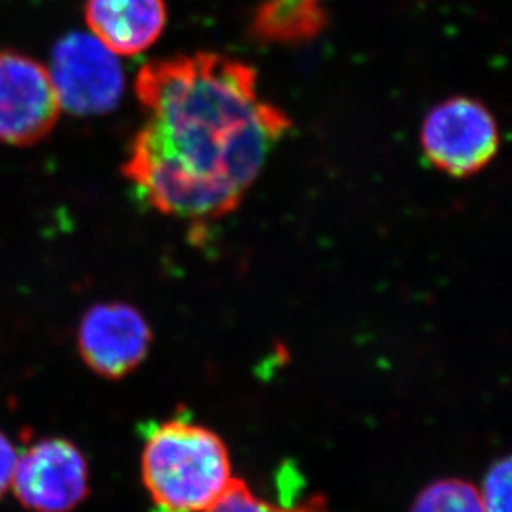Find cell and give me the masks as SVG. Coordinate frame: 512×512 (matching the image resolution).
Returning <instances> with one entry per match:
<instances>
[{"instance_id":"cell-11","label":"cell","mask_w":512,"mask_h":512,"mask_svg":"<svg viewBox=\"0 0 512 512\" xmlns=\"http://www.w3.org/2000/svg\"><path fill=\"white\" fill-rule=\"evenodd\" d=\"M206 512H329V506L320 494L299 504H272L252 493L242 479L234 478L223 496Z\"/></svg>"},{"instance_id":"cell-3","label":"cell","mask_w":512,"mask_h":512,"mask_svg":"<svg viewBox=\"0 0 512 512\" xmlns=\"http://www.w3.org/2000/svg\"><path fill=\"white\" fill-rule=\"evenodd\" d=\"M421 148L436 170L469 178L486 170L501 146L498 121L484 103L453 97L431 108L421 125Z\"/></svg>"},{"instance_id":"cell-6","label":"cell","mask_w":512,"mask_h":512,"mask_svg":"<svg viewBox=\"0 0 512 512\" xmlns=\"http://www.w3.org/2000/svg\"><path fill=\"white\" fill-rule=\"evenodd\" d=\"M58 115L49 70L27 55L0 52V143L34 145L54 130Z\"/></svg>"},{"instance_id":"cell-1","label":"cell","mask_w":512,"mask_h":512,"mask_svg":"<svg viewBox=\"0 0 512 512\" xmlns=\"http://www.w3.org/2000/svg\"><path fill=\"white\" fill-rule=\"evenodd\" d=\"M148 112L123 173L150 206L174 218H223L246 198L287 113L262 100L251 65L199 52L146 63L135 82Z\"/></svg>"},{"instance_id":"cell-4","label":"cell","mask_w":512,"mask_h":512,"mask_svg":"<svg viewBox=\"0 0 512 512\" xmlns=\"http://www.w3.org/2000/svg\"><path fill=\"white\" fill-rule=\"evenodd\" d=\"M49 73L60 108L72 115L112 112L125 92L118 55L95 35L75 32L63 37L55 45Z\"/></svg>"},{"instance_id":"cell-12","label":"cell","mask_w":512,"mask_h":512,"mask_svg":"<svg viewBox=\"0 0 512 512\" xmlns=\"http://www.w3.org/2000/svg\"><path fill=\"white\" fill-rule=\"evenodd\" d=\"M484 512H511V459H498L484 476L479 491Z\"/></svg>"},{"instance_id":"cell-8","label":"cell","mask_w":512,"mask_h":512,"mask_svg":"<svg viewBox=\"0 0 512 512\" xmlns=\"http://www.w3.org/2000/svg\"><path fill=\"white\" fill-rule=\"evenodd\" d=\"M87 24L115 55L143 54L166 27L165 0H88Z\"/></svg>"},{"instance_id":"cell-2","label":"cell","mask_w":512,"mask_h":512,"mask_svg":"<svg viewBox=\"0 0 512 512\" xmlns=\"http://www.w3.org/2000/svg\"><path fill=\"white\" fill-rule=\"evenodd\" d=\"M141 478L155 512H206L234 479L223 438L181 416L146 433Z\"/></svg>"},{"instance_id":"cell-10","label":"cell","mask_w":512,"mask_h":512,"mask_svg":"<svg viewBox=\"0 0 512 512\" xmlns=\"http://www.w3.org/2000/svg\"><path fill=\"white\" fill-rule=\"evenodd\" d=\"M410 512H484L479 489L464 479H438L415 499Z\"/></svg>"},{"instance_id":"cell-9","label":"cell","mask_w":512,"mask_h":512,"mask_svg":"<svg viewBox=\"0 0 512 512\" xmlns=\"http://www.w3.org/2000/svg\"><path fill=\"white\" fill-rule=\"evenodd\" d=\"M329 24L327 0H262L252 12L249 34L264 45L310 44Z\"/></svg>"},{"instance_id":"cell-5","label":"cell","mask_w":512,"mask_h":512,"mask_svg":"<svg viewBox=\"0 0 512 512\" xmlns=\"http://www.w3.org/2000/svg\"><path fill=\"white\" fill-rule=\"evenodd\" d=\"M12 488L29 511H73L90 491L87 458L63 438L35 441L17 458Z\"/></svg>"},{"instance_id":"cell-7","label":"cell","mask_w":512,"mask_h":512,"mask_svg":"<svg viewBox=\"0 0 512 512\" xmlns=\"http://www.w3.org/2000/svg\"><path fill=\"white\" fill-rule=\"evenodd\" d=\"M140 310L125 302L93 305L78 325V352L100 377L120 380L140 367L151 345Z\"/></svg>"},{"instance_id":"cell-13","label":"cell","mask_w":512,"mask_h":512,"mask_svg":"<svg viewBox=\"0 0 512 512\" xmlns=\"http://www.w3.org/2000/svg\"><path fill=\"white\" fill-rule=\"evenodd\" d=\"M17 450L12 441L0 431V498L12 488L15 464H17Z\"/></svg>"}]
</instances>
